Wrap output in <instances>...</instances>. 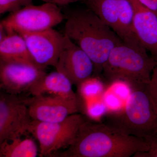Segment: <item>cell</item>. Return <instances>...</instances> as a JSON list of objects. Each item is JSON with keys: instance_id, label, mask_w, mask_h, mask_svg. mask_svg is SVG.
<instances>
[{"instance_id": "obj_4", "label": "cell", "mask_w": 157, "mask_h": 157, "mask_svg": "<svg viewBox=\"0 0 157 157\" xmlns=\"http://www.w3.org/2000/svg\"><path fill=\"white\" fill-rule=\"evenodd\" d=\"M107 117V124L128 135L144 139L157 135V101L147 86L132 90L122 109Z\"/></svg>"}, {"instance_id": "obj_11", "label": "cell", "mask_w": 157, "mask_h": 157, "mask_svg": "<svg viewBox=\"0 0 157 157\" xmlns=\"http://www.w3.org/2000/svg\"><path fill=\"white\" fill-rule=\"evenodd\" d=\"M46 73L45 70L31 64L0 60V88L11 94L28 92Z\"/></svg>"}, {"instance_id": "obj_12", "label": "cell", "mask_w": 157, "mask_h": 157, "mask_svg": "<svg viewBox=\"0 0 157 157\" xmlns=\"http://www.w3.org/2000/svg\"><path fill=\"white\" fill-rule=\"evenodd\" d=\"M134 12L133 25L138 40L154 58L157 57V14L139 0H129Z\"/></svg>"}, {"instance_id": "obj_10", "label": "cell", "mask_w": 157, "mask_h": 157, "mask_svg": "<svg viewBox=\"0 0 157 157\" xmlns=\"http://www.w3.org/2000/svg\"><path fill=\"white\" fill-rule=\"evenodd\" d=\"M64 35L63 46L55 67L77 86L93 76L94 64L84 50Z\"/></svg>"}, {"instance_id": "obj_24", "label": "cell", "mask_w": 157, "mask_h": 157, "mask_svg": "<svg viewBox=\"0 0 157 157\" xmlns=\"http://www.w3.org/2000/svg\"><path fill=\"white\" fill-rule=\"evenodd\" d=\"M81 1H84L86 2L87 0H52V2L58 6H64L69 5L70 3L76 2Z\"/></svg>"}, {"instance_id": "obj_18", "label": "cell", "mask_w": 157, "mask_h": 157, "mask_svg": "<svg viewBox=\"0 0 157 157\" xmlns=\"http://www.w3.org/2000/svg\"><path fill=\"white\" fill-rule=\"evenodd\" d=\"M102 99L108 109V114L119 112L124 105L125 102L109 88L104 92Z\"/></svg>"}, {"instance_id": "obj_1", "label": "cell", "mask_w": 157, "mask_h": 157, "mask_svg": "<svg viewBox=\"0 0 157 157\" xmlns=\"http://www.w3.org/2000/svg\"><path fill=\"white\" fill-rule=\"evenodd\" d=\"M147 142L108 124L86 120L67 148L52 157H130L148 150Z\"/></svg>"}, {"instance_id": "obj_26", "label": "cell", "mask_w": 157, "mask_h": 157, "mask_svg": "<svg viewBox=\"0 0 157 157\" xmlns=\"http://www.w3.org/2000/svg\"><path fill=\"white\" fill-rule=\"evenodd\" d=\"M155 59L156 61V62H157V58H155Z\"/></svg>"}, {"instance_id": "obj_6", "label": "cell", "mask_w": 157, "mask_h": 157, "mask_svg": "<svg viewBox=\"0 0 157 157\" xmlns=\"http://www.w3.org/2000/svg\"><path fill=\"white\" fill-rule=\"evenodd\" d=\"M66 19L58 5L52 2L25 6L2 20L7 33L15 32L21 35L36 33L53 28Z\"/></svg>"}, {"instance_id": "obj_13", "label": "cell", "mask_w": 157, "mask_h": 157, "mask_svg": "<svg viewBox=\"0 0 157 157\" xmlns=\"http://www.w3.org/2000/svg\"><path fill=\"white\" fill-rule=\"evenodd\" d=\"M73 85L66 76L56 71L45 74L33 85L28 92L33 96L52 95L78 99Z\"/></svg>"}, {"instance_id": "obj_15", "label": "cell", "mask_w": 157, "mask_h": 157, "mask_svg": "<svg viewBox=\"0 0 157 157\" xmlns=\"http://www.w3.org/2000/svg\"><path fill=\"white\" fill-rule=\"evenodd\" d=\"M23 136L0 144V157H37L39 149L35 140L30 137L23 138Z\"/></svg>"}, {"instance_id": "obj_20", "label": "cell", "mask_w": 157, "mask_h": 157, "mask_svg": "<svg viewBox=\"0 0 157 157\" xmlns=\"http://www.w3.org/2000/svg\"><path fill=\"white\" fill-rule=\"evenodd\" d=\"M109 88L125 103L132 92V89L126 82L116 81L111 82Z\"/></svg>"}, {"instance_id": "obj_14", "label": "cell", "mask_w": 157, "mask_h": 157, "mask_svg": "<svg viewBox=\"0 0 157 157\" xmlns=\"http://www.w3.org/2000/svg\"><path fill=\"white\" fill-rule=\"evenodd\" d=\"M0 60L27 63L36 66L25 40L21 35L15 32L8 33L0 41Z\"/></svg>"}, {"instance_id": "obj_3", "label": "cell", "mask_w": 157, "mask_h": 157, "mask_svg": "<svg viewBox=\"0 0 157 157\" xmlns=\"http://www.w3.org/2000/svg\"><path fill=\"white\" fill-rule=\"evenodd\" d=\"M145 48L135 47L122 42L111 50L103 70L110 82H126L132 90L146 87L154 69L157 66L154 58Z\"/></svg>"}, {"instance_id": "obj_19", "label": "cell", "mask_w": 157, "mask_h": 157, "mask_svg": "<svg viewBox=\"0 0 157 157\" xmlns=\"http://www.w3.org/2000/svg\"><path fill=\"white\" fill-rule=\"evenodd\" d=\"M33 0H0V14L14 12L33 4Z\"/></svg>"}, {"instance_id": "obj_22", "label": "cell", "mask_w": 157, "mask_h": 157, "mask_svg": "<svg viewBox=\"0 0 157 157\" xmlns=\"http://www.w3.org/2000/svg\"><path fill=\"white\" fill-rule=\"evenodd\" d=\"M147 88L151 95L157 101V66L153 71Z\"/></svg>"}, {"instance_id": "obj_5", "label": "cell", "mask_w": 157, "mask_h": 157, "mask_svg": "<svg viewBox=\"0 0 157 157\" xmlns=\"http://www.w3.org/2000/svg\"><path fill=\"white\" fill-rule=\"evenodd\" d=\"M86 120L78 113L57 122H42L32 120L28 129L39 142L40 157H52L73 144L82 125Z\"/></svg>"}, {"instance_id": "obj_25", "label": "cell", "mask_w": 157, "mask_h": 157, "mask_svg": "<svg viewBox=\"0 0 157 157\" xmlns=\"http://www.w3.org/2000/svg\"><path fill=\"white\" fill-rule=\"evenodd\" d=\"M42 1H43V2H45L53 3V2H52V0H42Z\"/></svg>"}, {"instance_id": "obj_2", "label": "cell", "mask_w": 157, "mask_h": 157, "mask_svg": "<svg viewBox=\"0 0 157 157\" xmlns=\"http://www.w3.org/2000/svg\"><path fill=\"white\" fill-rule=\"evenodd\" d=\"M65 15V35L89 56L94 72L102 71L111 50L122 40L89 9L74 10Z\"/></svg>"}, {"instance_id": "obj_27", "label": "cell", "mask_w": 157, "mask_h": 157, "mask_svg": "<svg viewBox=\"0 0 157 157\" xmlns=\"http://www.w3.org/2000/svg\"><path fill=\"white\" fill-rule=\"evenodd\" d=\"M157 57H156V58H157Z\"/></svg>"}, {"instance_id": "obj_7", "label": "cell", "mask_w": 157, "mask_h": 157, "mask_svg": "<svg viewBox=\"0 0 157 157\" xmlns=\"http://www.w3.org/2000/svg\"><path fill=\"white\" fill-rule=\"evenodd\" d=\"M26 98L6 92L0 94V144L29 133L32 119Z\"/></svg>"}, {"instance_id": "obj_21", "label": "cell", "mask_w": 157, "mask_h": 157, "mask_svg": "<svg viewBox=\"0 0 157 157\" xmlns=\"http://www.w3.org/2000/svg\"><path fill=\"white\" fill-rule=\"evenodd\" d=\"M149 145L148 150L137 153L134 157H157V135L144 139Z\"/></svg>"}, {"instance_id": "obj_23", "label": "cell", "mask_w": 157, "mask_h": 157, "mask_svg": "<svg viewBox=\"0 0 157 157\" xmlns=\"http://www.w3.org/2000/svg\"><path fill=\"white\" fill-rule=\"evenodd\" d=\"M147 8L157 14V0H139Z\"/></svg>"}, {"instance_id": "obj_9", "label": "cell", "mask_w": 157, "mask_h": 157, "mask_svg": "<svg viewBox=\"0 0 157 157\" xmlns=\"http://www.w3.org/2000/svg\"><path fill=\"white\" fill-rule=\"evenodd\" d=\"M20 35L36 67L43 70L49 66L56 67L63 46L64 34L52 28Z\"/></svg>"}, {"instance_id": "obj_16", "label": "cell", "mask_w": 157, "mask_h": 157, "mask_svg": "<svg viewBox=\"0 0 157 157\" xmlns=\"http://www.w3.org/2000/svg\"><path fill=\"white\" fill-rule=\"evenodd\" d=\"M77 87L79 96L84 101L102 98L106 90L104 82L97 76H91Z\"/></svg>"}, {"instance_id": "obj_8", "label": "cell", "mask_w": 157, "mask_h": 157, "mask_svg": "<svg viewBox=\"0 0 157 157\" xmlns=\"http://www.w3.org/2000/svg\"><path fill=\"white\" fill-rule=\"evenodd\" d=\"M32 120L57 122L64 120L80 109L79 99L52 95H40L26 98Z\"/></svg>"}, {"instance_id": "obj_17", "label": "cell", "mask_w": 157, "mask_h": 157, "mask_svg": "<svg viewBox=\"0 0 157 157\" xmlns=\"http://www.w3.org/2000/svg\"><path fill=\"white\" fill-rule=\"evenodd\" d=\"M84 102L85 113L90 118L99 121L108 114V109L102 98Z\"/></svg>"}]
</instances>
